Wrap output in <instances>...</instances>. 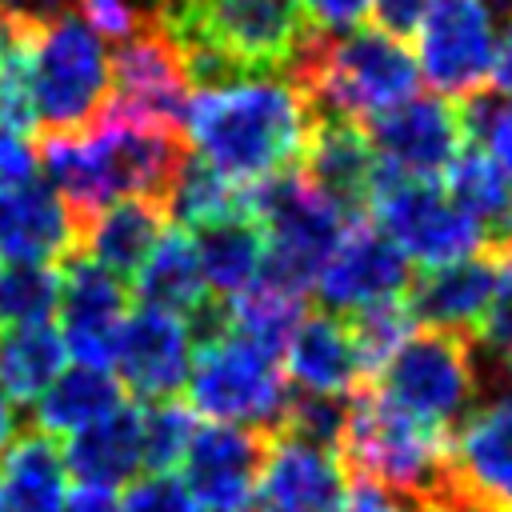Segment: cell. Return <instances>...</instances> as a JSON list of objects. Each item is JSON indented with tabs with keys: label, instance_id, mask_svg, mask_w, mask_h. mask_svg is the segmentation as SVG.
<instances>
[{
	"label": "cell",
	"instance_id": "32",
	"mask_svg": "<svg viewBox=\"0 0 512 512\" xmlns=\"http://www.w3.org/2000/svg\"><path fill=\"white\" fill-rule=\"evenodd\" d=\"M440 180H444V192L452 196V204L464 208L480 224L484 248H488V236L512 212V176L504 172V164L492 152H484L476 144H464V152L448 164V172Z\"/></svg>",
	"mask_w": 512,
	"mask_h": 512
},
{
	"label": "cell",
	"instance_id": "25",
	"mask_svg": "<svg viewBox=\"0 0 512 512\" xmlns=\"http://www.w3.org/2000/svg\"><path fill=\"white\" fill-rule=\"evenodd\" d=\"M64 464L80 484L120 488L132 484L144 468V424L140 408L120 404L104 420L72 432L64 440Z\"/></svg>",
	"mask_w": 512,
	"mask_h": 512
},
{
	"label": "cell",
	"instance_id": "21",
	"mask_svg": "<svg viewBox=\"0 0 512 512\" xmlns=\"http://www.w3.org/2000/svg\"><path fill=\"white\" fill-rule=\"evenodd\" d=\"M504 256L496 252H472L448 264H432L420 276H412L404 304L412 312L416 324L424 328H440V332H460L472 336L480 316L488 312L500 276H504Z\"/></svg>",
	"mask_w": 512,
	"mask_h": 512
},
{
	"label": "cell",
	"instance_id": "5",
	"mask_svg": "<svg viewBox=\"0 0 512 512\" xmlns=\"http://www.w3.org/2000/svg\"><path fill=\"white\" fill-rule=\"evenodd\" d=\"M444 436L448 432L400 412L376 388L360 384L352 392V416H348L340 456L364 480H376L412 504L452 480Z\"/></svg>",
	"mask_w": 512,
	"mask_h": 512
},
{
	"label": "cell",
	"instance_id": "46",
	"mask_svg": "<svg viewBox=\"0 0 512 512\" xmlns=\"http://www.w3.org/2000/svg\"><path fill=\"white\" fill-rule=\"evenodd\" d=\"M20 432V416H16V400L8 396V388L0 384V452L8 448V440Z\"/></svg>",
	"mask_w": 512,
	"mask_h": 512
},
{
	"label": "cell",
	"instance_id": "28",
	"mask_svg": "<svg viewBox=\"0 0 512 512\" xmlns=\"http://www.w3.org/2000/svg\"><path fill=\"white\" fill-rule=\"evenodd\" d=\"M120 404H124V384L112 368L72 364L32 400V424L56 440H68L72 432L104 420Z\"/></svg>",
	"mask_w": 512,
	"mask_h": 512
},
{
	"label": "cell",
	"instance_id": "15",
	"mask_svg": "<svg viewBox=\"0 0 512 512\" xmlns=\"http://www.w3.org/2000/svg\"><path fill=\"white\" fill-rule=\"evenodd\" d=\"M60 336L72 364L112 368L120 320L128 316V280L108 272L84 248L60 260Z\"/></svg>",
	"mask_w": 512,
	"mask_h": 512
},
{
	"label": "cell",
	"instance_id": "8",
	"mask_svg": "<svg viewBox=\"0 0 512 512\" xmlns=\"http://www.w3.org/2000/svg\"><path fill=\"white\" fill-rule=\"evenodd\" d=\"M184 396L196 416H208L216 424L280 432L292 400V384L272 352L228 328L212 344L196 348Z\"/></svg>",
	"mask_w": 512,
	"mask_h": 512
},
{
	"label": "cell",
	"instance_id": "3",
	"mask_svg": "<svg viewBox=\"0 0 512 512\" xmlns=\"http://www.w3.org/2000/svg\"><path fill=\"white\" fill-rule=\"evenodd\" d=\"M292 84L300 88L308 116H344L372 120L420 88V64L408 44L384 28H352V32H320L304 40L296 60L288 64Z\"/></svg>",
	"mask_w": 512,
	"mask_h": 512
},
{
	"label": "cell",
	"instance_id": "13",
	"mask_svg": "<svg viewBox=\"0 0 512 512\" xmlns=\"http://www.w3.org/2000/svg\"><path fill=\"white\" fill-rule=\"evenodd\" d=\"M188 76L180 64V48L168 36L164 24H148L136 28L132 36L116 40L112 48V108L152 120V124H168V128H184V112H188Z\"/></svg>",
	"mask_w": 512,
	"mask_h": 512
},
{
	"label": "cell",
	"instance_id": "1",
	"mask_svg": "<svg viewBox=\"0 0 512 512\" xmlns=\"http://www.w3.org/2000/svg\"><path fill=\"white\" fill-rule=\"evenodd\" d=\"M188 152L184 128L152 124L108 104L84 132H44L36 156L48 172V184L84 224L104 204L124 196L164 204Z\"/></svg>",
	"mask_w": 512,
	"mask_h": 512
},
{
	"label": "cell",
	"instance_id": "45",
	"mask_svg": "<svg viewBox=\"0 0 512 512\" xmlns=\"http://www.w3.org/2000/svg\"><path fill=\"white\" fill-rule=\"evenodd\" d=\"M64 512H124V500L116 496V488H104V484H76V488H68Z\"/></svg>",
	"mask_w": 512,
	"mask_h": 512
},
{
	"label": "cell",
	"instance_id": "39",
	"mask_svg": "<svg viewBox=\"0 0 512 512\" xmlns=\"http://www.w3.org/2000/svg\"><path fill=\"white\" fill-rule=\"evenodd\" d=\"M372 4L376 0H300L308 24L320 32H336V36L360 28V20L372 12Z\"/></svg>",
	"mask_w": 512,
	"mask_h": 512
},
{
	"label": "cell",
	"instance_id": "7",
	"mask_svg": "<svg viewBox=\"0 0 512 512\" xmlns=\"http://www.w3.org/2000/svg\"><path fill=\"white\" fill-rule=\"evenodd\" d=\"M248 196L268 236L260 280L308 296L332 248L340 244L348 220L308 188L300 168L248 184Z\"/></svg>",
	"mask_w": 512,
	"mask_h": 512
},
{
	"label": "cell",
	"instance_id": "31",
	"mask_svg": "<svg viewBox=\"0 0 512 512\" xmlns=\"http://www.w3.org/2000/svg\"><path fill=\"white\" fill-rule=\"evenodd\" d=\"M64 360H68L64 336L48 320L0 328V384L16 404H32L64 372Z\"/></svg>",
	"mask_w": 512,
	"mask_h": 512
},
{
	"label": "cell",
	"instance_id": "2",
	"mask_svg": "<svg viewBox=\"0 0 512 512\" xmlns=\"http://www.w3.org/2000/svg\"><path fill=\"white\" fill-rule=\"evenodd\" d=\"M308 132L312 116L288 72H256L192 92L184 112L188 148L240 184L300 168Z\"/></svg>",
	"mask_w": 512,
	"mask_h": 512
},
{
	"label": "cell",
	"instance_id": "30",
	"mask_svg": "<svg viewBox=\"0 0 512 512\" xmlns=\"http://www.w3.org/2000/svg\"><path fill=\"white\" fill-rule=\"evenodd\" d=\"M164 212H168V220L176 228H188L192 232L200 224L252 212V196H248V184L216 172L208 160H200L196 152H188V160L180 164V172H176V180H172V188L164 196Z\"/></svg>",
	"mask_w": 512,
	"mask_h": 512
},
{
	"label": "cell",
	"instance_id": "40",
	"mask_svg": "<svg viewBox=\"0 0 512 512\" xmlns=\"http://www.w3.org/2000/svg\"><path fill=\"white\" fill-rule=\"evenodd\" d=\"M36 164H40L36 148H32L20 132H12V128L0 124V184L32 180V176H36Z\"/></svg>",
	"mask_w": 512,
	"mask_h": 512
},
{
	"label": "cell",
	"instance_id": "10",
	"mask_svg": "<svg viewBox=\"0 0 512 512\" xmlns=\"http://www.w3.org/2000/svg\"><path fill=\"white\" fill-rule=\"evenodd\" d=\"M368 212L388 232V240L420 268L484 252L480 224L464 208L452 204V196L444 192L440 180L404 176V172H392L380 164Z\"/></svg>",
	"mask_w": 512,
	"mask_h": 512
},
{
	"label": "cell",
	"instance_id": "17",
	"mask_svg": "<svg viewBox=\"0 0 512 512\" xmlns=\"http://www.w3.org/2000/svg\"><path fill=\"white\" fill-rule=\"evenodd\" d=\"M196 340L188 332V320L160 308H136L120 320L116 348H112V372L120 384L140 400H172L184 392L192 372Z\"/></svg>",
	"mask_w": 512,
	"mask_h": 512
},
{
	"label": "cell",
	"instance_id": "48",
	"mask_svg": "<svg viewBox=\"0 0 512 512\" xmlns=\"http://www.w3.org/2000/svg\"><path fill=\"white\" fill-rule=\"evenodd\" d=\"M24 32L28 28H20V24H12L4 12H0V72H4V64H8V56L16 52V44L24 40Z\"/></svg>",
	"mask_w": 512,
	"mask_h": 512
},
{
	"label": "cell",
	"instance_id": "6",
	"mask_svg": "<svg viewBox=\"0 0 512 512\" xmlns=\"http://www.w3.org/2000/svg\"><path fill=\"white\" fill-rule=\"evenodd\" d=\"M372 388L400 412L440 432H452L484 400L472 340L460 332H440V328L412 332L376 368Z\"/></svg>",
	"mask_w": 512,
	"mask_h": 512
},
{
	"label": "cell",
	"instance_id": "18",
	"mask_svg": "<svg viewBox=\"0 0 512 512\" xmlns=\"http://www.w3.org/2000/svg\"><path fill=\"white\" fill-rule=\"evenodd\" d=\"M376 168H380V160L372 152L364 124L344 120V116H316L312 120V132H308V144L300 156V176L348 224L368 216Z\"/></svg>",
	"mask_w": 512,
	"mask_h": 512
},
{
	"label": "cell",
	"instance_id": "44",
	"mask_svg": "<svg viewBox=\"0 0 512 512\" xmlns=\"http://www.w3.org/2000/svg\"><path fill=\"white\" fill-rule=\"evenodd\" d=\"M412 512H492L488 504H480L472 492H464L456 480H448L444 488H436L424 500H412Z\"/></svg>",
	"mask_w": 512,
	"mask_h": 512
},
{
	"label": "cell",
	"instance_id": "14",
	"mask_svg": "<svg viewBox=\"0 0 512 512\" xmlns=\"http://www.w3.org/2000/svg\"><path fill=\"white\" fill-rule=\"evenodd\" d=\"M364 132L384 168L404 176H424V180H440L468 144L460 108L448 104V96L440 92L436 96L416 92L412 100L364 120Z\"/></svg>",
	"mask_w": 512,
	"mask_h": 512
},
{
	"label": "cell",
	"instance_id": "24",
	"mask_svg": "<svg viewBox=\"0 0 512 512\" xmlns=\"http://www.w3.org/2000/svg\"><path fill=\"white\" fill-rule=\"evenodd\" d=\"M68 464L56 436L16 432L0 452V512H64Z\"/></svg>",
	"mask_w": 512,
	"mask_h": 512
},
{
	"label": "cell",
	"instance_id": "34",
	"mask_svg": "<svg viewBox=\"0 0 512 512\" xmlns=\"http://www.w3.org/2000/svg\"><path fill=\"white\" fill-rule=\"evenodd\" d=\"M60 308V268L36 260H0V328L44 324Z\"/></svg>",
	"mask_w": 512,
	"mask_h": 512
},
{
	"label": "cell",
	"instance_id": "23",
	"mask_svg": "<svg viewBox=\"0 0 512 512\" xmlns=\"http://www.w3.org/2000/svg\"><path fill=\"white\" fill-rule=\"evenodd\" d=\"M284 376L296 392L352 396L364 384L368 368L360 360V348L352 340L348 320L332 316L324 308L308 312L284 348Z\"/></svg>",
	"mask_w": 512,
	"mask_h": 512
},
{
	"label": "cell",
	"instance_id": "41",
	"mask_svg": "<svg viewBox=\"0 0 512 512\" xmlns=\"http://www.w3.org/2000/svg\"><path fill=\"white\" fill-rule=\"evenodd\" d=\"M340 512H412V504L404 496L388 492L384 484L360 476L356 484H348V496H344V508Z\"/></svg>",
	"mask_w": 512,
	"mask_h": 512
},
{
	"label": "cell",
	"instance_id": "29",
	"mask_svg": "<svg viewBox=\"0 0 512 512\" xmlns=\"http://www.w3.org/2000/svg\"><path fill=\"white\" fill-rule=\"evenodd\" d=\"M128 284L144 308H160V312H176V316H188L192 308H200L212 296L204 284L192 236L184 228H164V236L156 240V248L148 252V260L140 264V272Z\"/></svg>",
	"mask_w": 512,
	"mask_h": 512
},
{
	"label": "cell",
	"instance_id": "19",
	"mask_svg": "<svg viewBox=\"0 0 512 512\" xmlns=\"http://www.w3.org/2000/svg\"><path fill=\"white\" fill-rule=\"evenodd\" d=\"M348 496V464L340 452L276 432L256 484L252 512H340Z\"/></svg>",
	"mask_w": 512,
	"mask_h": 512
},
{
	"label": "cell",
	"instance_id": "27",
	"mask_svg": "<svg viewBox=\"0 0 512 512\" xmlns=\"http://www.w3.org/2000/svg\"><path fill=\"white\" fill-rule=\"evenodd\" d=\"M192 248H196L208 292L220 300H232L260 280L268 236L252 212H240V216H224L192 228Z\"/></svg>",
	"mask_w": 512,
	"mask_h": 512
},
{
	"label": "cell",
	"instance_id": "20",
	"mask_svg": "<svg viewBox=\"0 0 512 512\" xmlns=\"http://www.w3.org/2000/svg\"><path fill=\"white\" fill-rule=\"evenodd\" d=\"M448 436L452 480L492 512L512 508V388L484 396Z\"/></svg>",
	"mask_w": 512,
	"mask_h": 512
},
{
	"label": "cell",
	"instance_id": "12",
	"mask_svg": "<svg viewBox=\"0 0 512 512\" xmlns=\"http://www.w3.org/2000/svg\"><path fill=\"white\" fill-rule=\"evenodd\" d=\"M412 284L408 256L388 240V232L372 220H352L332 248L328 264L316 276V300L332 316H352L360 308L404 300Z\"/></svg>",
	"mask_w": 512,
	"mask_h": 512
},
{
	"label": "cell",
	"instance_id": "38",
	"mask_svg": "<svg viewBox=\"0 0 512 512\" xmlns=\"http://www.w3.org/2000/svg\"><path fill=\"white\" fill-rule=\"evenodd\" d=\"M124 512H204L180 472H144L120 496Z\"/></svg>",
	"mask_w": 512,
	"mask_h": 512
},
{
	"label": "cell",
	"instance_id": "37",
	"mask_svg": "<svg viewBox=\"0 0 512 512\" xmlns=\"http://www.w3.org/2000/svg\"><path fill=\"white\" fill-rule=\"evenodd\" d=\"M348 328H352V340L360 348V360L368 372H376L408 336H412V312L404 300H384V304H372V308H360L352 316H344Z\"/></svg>",
	"mask_w": 512,
	"mask_h": 512
},
{
	"label": "cell",
	"instance_id": "22",
	"mask_svg": "<svg viewBox=\"0 0 512 512\" xmlns=\"http://www.w3.org/2000/svg\"><path fill=\"white\" fill-rule=\"evenodd\" d=\"M80 248V220L48 180L0 184V260L52 264Z\"/></svg>",
	"mask_w": 512,
	"mask_h": 512
},
{
	"label": "cell",
	"instance_id": "33",
	"mask_svg": "<svg viewBox=\"0 0 512 512\" xmlns=\"http://www.w3.org/2000/svg\"><path fill=\"white\" fill-rule=\"evenodd\" d=\"M304 316H308V308H304L300 292H288V288H276L264 280H256L248 292L228 300L232 332H240L244 340L260 344L272 356H284V348H288V340Z\"/></svg>",
	"mask_w": 512,
	"mask_h": 512
},
{
	"label": "cell",
	"instance_id": "49",
	"mask_svg": "<svg viewBox=\"0 0 512 512\" xmlns=\"http://www.w3.org/2000/svg\"><path fill=\"white\" fill-rule=\"evenodd\" d=\"M476 4L488 12L492 24H504V28L512 24V0H476Z\"/></svg>",
	"mask_w": 512,
	"mask_h": 512
},
{
	"label": "cell",
	"instance_id": "50",
	"mask_svg": "<svg viewBox=\"0 0 512 512\" xmlns=\"http://www.w3.org/2000/svg\"><path fill=\"white\" fill-rule=\"evenodd\" d=\"M504 512H512V508H504Z\"/></svg>",
	"mask_w": 512,
	"mask_h": 512
},
{
	"label": "cell",
	"instance_id": "35",
	"mask_svg": "<svg viewBox=\"0 0 512 512\" xmlns=\"http://www.w3.org/2000/svg\"><path fill=\"white\" fill-rule=\"evenodd\" d=\"M144 424V468L148 472H176L192 436H196V412L188 404L172 400H152L140 408Z\"/></svg>",
	"mask_w": 512,
	"mask_h": 512
},
{
	"label": "cell",
	"instance_id": "16",
	"mask_svg": "<svg viewBox=\"0 0 512 512\" xmlns=\"http://www.w3.org/2000/svg\"><path fill=\"white\" fill-rule=\"evenodd\" d=\"M264 460L268 432L208 420L196 428L180 460V476L204 512H252Z\"/></svg>",
	"mask_w": 512,
	"mask_h": 512
},
{
	"label": "cell",
	"instance_id": "4",
	"mask_svg": "<svg viewBox=\"0 0 512 512\" xmlns=\"http://www.w3.org/2000/svg\"><path fill=\"white\" fill-rule=\"evenodd\" d=\"M24 64L40 136L84 132L112 100L108 40L80 12H64L40 28H28Z\"/></svg>",
	"mask_w": 512,
	"mask_h": 512
},
{
	"label": "cell",
	"instance_id": "11",
	"mask_svg": "<svg viewBox=\"0 0 512 512\" xmlns=\"http://www.w3.org/2000/svg\"><path fill=\"white\" fill-rule=\"evenodd\" d=\"M496 52V24L476 0H432L416 24V64L440 96L460 100L492 84Z\"/></svg>",
	"mask_w": 512,
	"mask_h": 512
},
{
	"label": "cell",
	"instance_id": "9",
	"mask_svg": "<svg viewBox=\"0 0 512 512\" xmlns=\"http://www.w3.org/2000/svg\"><path fill=\"white\" fill-rule=\"evenodd\" d=\"M168 36L204 40L244 72H288L312 24L300 0H184L168 20Z\"/></svg>",
	"mask_w": 512,
	"mask_h": 512
},
{
	"label": "cell",
	"instance_id": "36",
	"mask_svg": "<svg viewBox=\"0 0 512 512\" xmlns=\"http://www.w3.org/2000/svg\"><path fill=\"white\" fill-rule=\"evenodd\" d=\"M348 416H352V396H316V392H296L292 388L280 432L340 452L344 432H348Z\"/></svg>",
	"mask_w": 512,
	"mask_h": 512
},
{
	"label": "cell",
	"instance_id": "47",
	"mask_svg": "<svg viewBox=\"0 0 512 512\" xmlns=\"http://www.w3.org/2000/svg\"><path fill=\"white\" fill-rule=\"evenodd\" d=\"M492 84H496V88H504V92L512 96V24H508V36H504V44H500V52H496Z\"/></svg>",
	"mask_w": 512,
	"mask_h": 512
},
{
	"label": "cell",
	"instance_id": "26",
	"mask_svg": "<svg viewBox=\"0 0 512 512\" xmlns=\"http://www.w3.org/2000/svg\"><path fill=\"white\" fill-rule=\"evenodd\" d=\"M164 220H168L164 204L144 196H124L104 204L96 216L80 224V248L120 280H132L148 260V252L156 248V240L164 236Z\"/></svg>",
	"mask_w": 512,
	"mask_h": 512
},
{
	"label": "cell",
	"instance_id": "42",
	"mask_svg": "<svg viewBox=\"0 0 512 512\" xmlns=\"http://www.w3.org/2000/svg\"><path fill=\"white\" fill-rule=\"evenodd\" d=\"M428 4L432 0H376L372 4V20H376V28H384V32L404 40L408 32H416V24H420Z\"/></svg>",
	"mask_w": 512,
	"mask_h": 512
},
{
	"label": "cell",
	"instance_id": "43",
	"mask_svg": "<svg viewBox=\"0 0 512 512\" xmlns=\"http://www.w3.org/2000/svg\"><path fill=\"white\" fill-rule=\"evenodd\" d=\"M72 8H76V0H0V12L20 28H40Z\"/></svg>",
	"mask_w": 512,
	"mask_h": 512
}]
</instances>
